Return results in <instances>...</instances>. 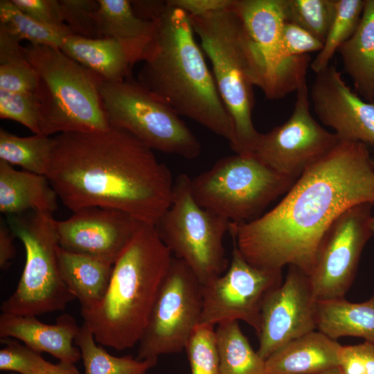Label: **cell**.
Instances as JSON below:
<instances>
[{
  "mask_svg": "<svg viewBox=\"0 0 374 374\" xmlns=\"http://www.w3.org/2000/svg\"><path fill=\"white\" fill-rule=\"evenodd\" d=\"M372 162L366 144L340 140L273 208L248 222H231L235 247L253 265L275 269L294 265L310 277L333 221L351 206H374Z\"/></svg>",
  "mask_w": 374,
  "mask_h": 374,
  "instance_id": "cell-1",
  "label": "cell"
},
{
  "mask_svg": "<svg viewBox=\"0 0 374 374\" xmlns=\"http://www.w3.org/2000/svg\"><path fill=\"white\" fill-rule=\"evenodd\" d=\"M53 139L46 176L73 212L101 207L154 225L169 207L175 181L170 169L130 133L110 127Z\"/></svg>",
  "mask_w": 374,
  "mask_h": 374,
  "instance_id": "cell-2",
  "label": "cell"
},
{
  "mask_svg": "<svg viewBox=\"0 0 374 374\" xmlns=\"http://www.w3.org/2000/svg\"><path fill=\"white\" fill-rule=\"evenodd\" d=\"M155 19V44L143 61L138 82L179 116L198 123L231 144L233 121L196 42L188 15L166 1Z\"/></svg>",
  "mask_w": 374,
  "mask_h": 374,
  "instance_id": "cell-3",
  "label": "cell"
},
{
  "mask_svg": "<svg viewBox=\"0 0 374 374\" xmlns=\"http://www.w3.org/2000/svg\"><path fill=\"white\" fill-rule=\"evenodd\" d=\"M172 258L155 226L141 223L114 263L102 301L81 312L96 342L116 350L139 342Z\"/></svg>",
  "mask_w": 374,
  "mask_h": 374,
  "instance_id": "cell-4",
  "label": "cell"
},
{
  "mask_svg": "<svg viewBox=\"0 0 374 374\" xmlns=\"http://www.w3.org/2000/svg\"><path fill=\"white\" fill-rule=\"evenodd\" d=\"M232 7L203 16H188L211 61L217 88L233 121L231 148L236 154L252 155L261 136L252 121L253 87L262 89L263 71L254 46Z\"/></svg>",
  "mask_w": 374,
  "mask_h": 374,
  "instance_id": "cell-5",
  "label": "cell"
},
{
  "mask_svg": "<svg viewBox=\"0 0 374 374\" xmlns=\"http://www.w3.org/2000/svg\"><path fill=\"white\" fill-rule=\"evenodd\" d=\"M24 51L39 78L40 134L98 132L110 127L100 78L58 48L29 43Z\"/></svg>",
  "mask_w": 374,
  "mask_h": 374,
  "instance_id": "cell-6",
  "label": "cell"
},
{
  "mask_svg": "<svg viewBox=\"0 0 374 374\" xmlns=\"http://www.w3.org/2000/svg\"><path fill=\"white\" fill-rule=\"evenodd\" d=\"M6 217L13 235L24 244L26 262L17 288L1 310L35 317L64 310L75 298L60 274L53 213L28 211Z\"/></svg>",
  "mask_w": 374,
  "mask_h": 374,
  "instance_id": "cell-7",
  "label": "cell"
},
{
  "mask_svg": "<svg viewBox=\"0 0 374 374\" xmlns=\"http://www.w3.org/2000/svg\"><path fill=\"white\" fill-rule=\"evenodd\" d=\"M295 181L253 154H235L219 159L208 170L190 178V188L200 206L231 222L240 223L260 216Z\"/></svg>",
  "mask_w": 374,
  "mask_h": 374,
  "instance_id": "cell-8",
  "label": "cell"
},
{
  "mask_svg": "<svg viewBox=\"0 0 374 374\" xmlns=\"http://www.w3.org/2000/svg\"><path fill=\"white\" fill-rule=\"evenodd\" d=\"M230 224L196 202L190 177L181 174L174 181L169 207L154 226L172 254L184 261L205 285L229 267L223 240Z\"/></svg>",
  "mask_w": 374,
  "mask_h": 374,
  "instance_id": "cell-9",
  "label": "cell"
},
{
  "mask_svg": "<svg viewBox=\"0 0 374 374\" xmlns=\"http://www.w3.org/2000/svg\"><path fill=\"white\" fill-rule=\"evenodd\" d=\"M99 91L110 127L130 133L152 150L187 159L199 155L200 143L180 116L138 81L101 80Z\"/></svg>",
  "mask_w": 374,
  "mask_h": 374,
  "instance_id": "cell-10",
  "label": "cell"
},
{
  "mask_svg": "<svg viewBox=\"0 0 374 374\" xmlns=\"http://www.w3.org/2000/svg\"><path fill=\"white\" fill-rule=\"evenodd\" d=\"M202 286L184 261L172 258L139 342L138 359H157L185 348L200 322Z\"/></svg>",
  "mask_w": 374,
  "mask_h": 374,
  "instance_id": "cell-11",
  "label": "cell"
},
{
  "mask_svg": "<svg viewBox=\"0 0 374 374\" xmlns=\"http://www.w3.org/2000/svg\"><path fill=\"white\" fill-rule=\"evenodd\" d=\"M233 10L240 17L256 51L264 78L262 89L269 100L284 98L306 82L310 55L288 59L281 33L286 21L284 0H235Z\"/></svg>",
  "mask_w": 374,
  "mask_h": 374,
  "instance_id": "cell-12",
  "label": "cell"
},
{
  "mask_svg": "<svg viewBox=\"0 0 374 374\" xmlns=\"http://www.w3.org/2000/svg\"><path fill=\"white\" fill-rule=\"evenodd\" d=\"M282 283V269L253 265L235 247L226 271L202 286L199 323L215 326L241 320L258 335L264 301Z\"/></svg>",
  "mask_w": 374,
  "mask_h": 374,
  "instance_id": "cell-13",
  "label": "cell"
},
{
  "mask_svg": "<svg viewBox=\"0 0 374 374\" xmlns=\"http://www.w3.org/2000/svg\"><path fill=\"white\" fill-rule=\"evenodd\" d=\"M373 206L360 204L339 215L326 231L309 277L316 299L344 297L355 279L362 252L373 235Z\"/></svg>",
  "mask_w": 374,
  "mask_h": 374,
  "instance_id": "cell-14",
  "label": "cell"
},
{
  "mask_svg": "<svg viewBox=\"0 0 374 374\" xmlns=\"http://www.w3.org/2000/svg\"><path fill=\"white\" fill-rule=\"evenodd\" d=\"M340 140L311 114L309 90L305 82L296 91L290 117L269 132L261 134L253 155L278 173L296 180Z\"/></svg>",
  "mask_w": 374,
  "mask_h": 374,
  "instance_id": "cell-15",
  "label": "cell"
},
{
  "mask_svg": "<svg viewBox=\"0 0 374 374\" xmlns=\"http://www.w3.org/2000/svg\"><path fill=\"white\" fill-rule=\"evenodd\" d=\"M318 301L309 276L294 265L267 296L261 311L258 354L265 360L278 349L317 328Z\"/></svg>",
  "mask_w": 374,
  "mask_h": 374,
  "instance_id": "cell-16",
  "label": "cell"
},
{
  "mask_svg": "<svg viewBox=\"0 0 374 374\" xmlns=\"http://www.w3.org/2000/svg\"><path fill=\"white\" fill-rule=\"evenodd\" d=\"M141 223L120 211L88 207L55 220V227L62 249L114 264Z\"/></svg>",
  "mask_w": 374,
  "mask_h": 374,
  "instance_id": "cell-17",
  "label": "cell"
},
{
  "mask_svg": "<svg viewBox=\"0 0 374 374\" xmlns=\"http://www.w3.org/2000/svg\"><path fill=\"white\" fill-rule=\"evenodd\" d=\"M309 94L319 119L341 140L374 145V103L352 91L335 66L316 73Z\"/></svg>",
  "mask_w": 374,
  "mask_h": 374,
  "instance_id": "cell-18",
  "label": "cell"
},
{
  "mask_svg": "<svg viewBox=\"0 0 374 374\" xmlns=\"http://www.w3.org/2000/svg\"><path fill=\"white\" fill-rule=\"evenodd\" d=\"M80 327L67 314L57 319L55 324H45L35 316L2 313L0 337L15 338L30 348L46 352L61 362L75 364L81 358L80 349L73 345Z\"/></svg>",
  "mask_w": 374,
  "mask_h": 374,
  "instance_id": "cell-19",
  "label": "cell"
},
{
  "mask_svg": "<svg viewBox=\"0 0 374 374\" xmlns=\"http://www.w3.org/2000/svg\"><path fill=\"white\" fill-rule=\"evenodd\" d=\"M98 1V37H112L120 42L133 64L145 61L155 44L157 20H147L138 16L131 1Z\"/></svg>",
  "mask_w": 374,
  "mask_h": 374,
  "instance_id": "cell-20",
  "label": "cell"
},
{
  "mask_svg": "<svg viewBox=\"0 0 374 374\" xmlns=\"http://www.w3.org/2000/svg\"><path fill=\"white\" fill-rule=\"evenodd\" d=\"M342 346L318 330L288 342L265 359L268 374H315L339 366Z\"/></svg>",
  "mask_w": 374,
  "mask_h": 374,
  "instance_id": "cell-21",
  "label": "cell"
},
{
  "mask_svg": "<svg viewBox=\"0 0 374 374\" xmlns=\"http://www.w3.org/2000/svg\"><path fill=\"white\" fill-rule=\"evenodd\" d=\"M58 196L46 175L15 170L0 160V211L6 216L28 211L53 213Z\"/></svg>",
  "mask_w": 374,
  "mask_h": 374,
  "instance_id": "cell-22",
  "label": "cell"
},
{
  "mask_svg": "<svg viewBox=\"0 0 374 374\" xmlns=\"http://www.w3.org/2000/svg\"><path fill=\"white\" fill-rule=\"evenodd\" d=\"M60 49L103 81L118 82L130 77L134 64L123 44L112 37L66 36Z\"/></svg>",
  "mask_w": 374,
  "mask_h": 374,
  "instance_id": "cell-23",
  "label": "cell"
},
{
  "mask_svg": "<svg viewBox=\"0 0 374 374\" xmlns=\"http://www.w3.org/2000/svg\"><path fill=\"white\" fill-rule=\"evenodd\" d=\"M58 265L67 289L78 299L81 312L93 310L109 287L114 264L62 249H57Z\"/></svg>",
  "mask_w": 374,
  "mask_h": 374,
  "instance_id": "cell-24",
  "label": "cell"
},
{
  "mask_svg": "<svg viewBox=\"0 0 374 374\" xmlns=\"http://www.w3.org/2000/svg\"><path fill=\"white\" fill-rule=\"evenodd\" d=\"M345 71L366 101L374 99V0H364L359 25L338 49Z\"/></svg>",
  "mask_w": 374,
  "mask_h": 374,
  "instance_id": "cell-25",
  "label": "cell"
},
{
  "mask_svg": "<svg viewBox=\"0 0 374 374\" xmlns=\"http://www.w3.org/2000/svg\"><path fill=\"white\" fill-rule=\"evenodd\" d=\"M317 330L335 340L354 337L374 344V295L361 303L344 297L318 301Z\"/></svg>",
  "mask_w": 374,
  "mask_h": 374,
  "instance_id": "cell-26",
  "label": "cell"
},
{
  "mask_svg": "<svg viewBox=\"0 0 374 374\" xmlns=\"http://www.w3.org/2000/svg\"><path fill=\"white\" fill-rule=\"evenodd\" d=\"M215 333L220 374H268L265 360L252 348L238 321L218 324Z\"/></svg>",
  "mask_w": 374,
  "mask_h": 374,
  "instance_id": "cell-27",
  "label": "cell"
},
{
  "mask_svg": "<svg viewBox=\"0 0 374 374\" xmlns=\"http://www.w3.org/2000/svg\"><path fill=\"white\" fill-rule=\"evenodd\" d=\"M53 148V137L44 134L21 137L0 129V160L26 171L46 175Z\"/></svg>",
  "mask_w": 374,
  "mask_h": 374,
  "instance_id": "cell-28",
  "label": "cell"
},
{
  "mask_svg": "<svg viewBox=\"0 0 374 374\" xmlns=\"http://www.w3.org/2000/svg\"><path fill=\"white\" fill-rule=\"evenodd\" d=\"M89 327L82 324L74 343L81 353L84 374H145L157 364V359L140 360L131 356L115 357L96 344Z\"/></svg>",
  "mask_w": 374,
  "mask_h": 374,
  "instance_id": "cell-29",
  "label": "cell"
},
{
  "mask_svg": "<svg viewBox=\"0 0 374 374\" xmlns=\"http://www.w3.org/2000/svg\"><path fill=\"white\" fill-rule=\"evenodd\" d=\"M21 40L0 28V89L35 93L39 75L26 57Z\"/></svg>",
  "mask_w": 374,
  "mask_h": 374,
  "instance_id": "cell-30",
  "label": "cell"
},
{
  "mask_svg": "<svg viewBox=\"0 0 374 374\" xmlns=\"http://www.w3.org/2000/svg\"><path fill=\"white\" fill-rule=\"evenodd\" d=\"M0 28L30 44L60 48L72 33L67 27L44 24L24 13L11 0L0 1Z\"/></svg>",
  "mask_w": 374,
  "mask_h": 374,
  "instance_id": "cell-31",
  "label": "cell"
},
{
  "mask_svg": "<svg viewBox=\"0 0 374 374\" xmlns=\"http://www.w3.org/2000/svg\"><path fill=\"white\" fill-rule=\"evenodd\" d=\"M364 6V0H335V13L323 48L310 66L315 74L330 65L335 53L354 34L360 21Z\"/></svg>",
  "mask_w": 374,
  "mask_h": 374,
  "instance_id": "cell-32",
  "label": "cell"
},
{
  "mask_svg": "<svg viewBox=\"0 0 374 374\" xmlns=\"http://www.w3.org/2000/svg\"><path fill=\"white\" fill-rule=\"evenodd\" d=\"M287 21L308 30L323 44L335 13V0H284Z\"/></svg>",
  "mask_w": 374,
  "mask_h": 374,
  "instance_id": "cell-33",
  "label": "cell"
},
{
  "mask_svg": "<svg viewBox=\"0 0 374 374\" xmlns=\"http://www.w3.org/2000/svg\"><path fill=\"white\" fill-rule=\"evenodd\" d=\"M184 349L187 353L191 374H220L214 326L198 324Z\"/></svg>",
  "mask_w": 374,
  "mask_h": 374,
  "instance_id": "cell-34",
  "label": "cell"
},
{
  "mask_svg": "<svg viewBox=\"0 0 374 374\" xmlns=\"http://www.w3.org/2000/svg\"><path fill=\"white\" fill-rule=\"evenodd\" d=\"M0 118L18 122L40 134V104L35 93L0 89Z\"/></svg>",
  "mask_w": 374,
  "mask_h": 374,
  "instance_id": "cell-35",
  "label": "cell"
},
{
  "mask_svg": "<svg viewBox=\"0 0 374 374\" xmlns=\"http://www.w3.org/2000/svg\"><path fill=\"white\" fill-rule=\"evenodd\" d=\"M6 346L0 350V370L20 374H42L56 364L45 360L40 353L10 338H1Z\"/></svg>",
  "mask_w": 374,
  "mask_h": 374,
  "instance_id": "cell-36",
  "label": "cell"
},
{
  "mask_svg": "<svg viewBox=\"0 0 374 374\" xmlns=\"http://www.w3.org/2000/svg\"><path fill=\"white\" fill-rule=\"evenodd\" d=\"M60 3L64 24L73 35L99 38L97 27L98 0H60Z\"/></svg>",
  "mask_w": 374,
  "mask_h": 374,
  "instance_id": "cell-37",
  "label": "cell"
},
{
  "mask_svg": "<svg viewBox=\"0 0 374 374\" xmlns=\"http://www.w3.org/2000/svg\"><path fill=\"white\" fill-rule=\"evenodd\" d=\"M282 46L288 59L320 52L323 43L305 29L285 21L281 33Z\"/></svg>",
  "mask_w": 374,
  "mask_h": 374,
  "instance_id": "cell-38",
  "label": "cell"
},
{
  "mask_svg": "<svg viewBox=\"0 0 374 374\" xmlns=\"http://www.w3.org/2000/svg\"><path fill=\"white\" fill-rule=\"evenodd\" d=\"M338 367L344 374H374V344L342 346Z\"/></svg>",
  "mask_w": 374,
  "mask_h": 374,
  "instance_id": "cell-39",
  "label": "cell"
},
{
  "mask_svg": "<svg viewBox=\"0 0 374 374\" xmlns=\"http://www.w3.org/2000/svg\"><path fill=\"white\" fill-rule=\"evenodd\" d=\"M21 11L44 24L66 27L60 0H11Z\"/></svg>",
  "mask_w": 374,
  "mask_h": 374,
  "instance_id": "cell-40",
  "label": "cell"
},
{
  "mask_svg": "<svg viewBox=\"0 0 374 374\" xmlns=\"http://www.w3.org/2000/svg\"><path fill=\"white\" fill-rule=\"evenodd\" d=\"M166 3L189 16L198 17L230 9L234 0H168Z\"/></svg>",
  "mask_w": 374,
  "mask_h": 374,
  "instance_id": "cell-41",
  "label": "cell"
},
{
  "mask_svg": "<svg viewBox=\"0 0 374 374\" xmlns=\"http://www.w3.org/2000/svg\"><path fill=\"white\" fill-rule=\"evenodd\" d=\"M14 238L10 228L3 219L0 220V267L6 269L16 253Z\"/></svg>",
  "mask_w": 374,
  "mask_h": 374,
  "instance_id": "cell-42",
  "label": "cell"
},
{
  "mask_svg": "<svg viewBox=\"0 0 374 374\" xmlns=\"http://www.w3.org/2000/svg\"><path fill=\"white\" fill-rule=\"evenodd\" d=\"M74 364L60 362L53 370L42 374H81Z\"/></svg>",
  "mask_w": 374,
  "mask_h": 374,
  "instance_id": "cell-43",
  "label": "cell"
},
{
  "mask_svg": "<svg viewBox=\"0 0 374 374\" xmlns=\"http://www.w3.org/2000/svg\"><path fill=\"white\" fill-rule=\"evenodd\" d=\"M315 374H344V373L339 369V367L331 368L323 372L315 373Z\"/></svg>",
  "mask_w": 374,
  "mask_h": 374,
  "instance_id": "cell-44",
  "label": "cell"
},
{
  "mask_svg": "<svg viewBox=\"0 0 374 374\" xmlns=\"http://www.w3.org/2000/svg\"><path fill=\"white\" fill-rule=\"evenodd\" d=\"M371 227L372 232L374 234V215H373V217H372V220H371Z\"/></svg>",
  "mask_w": 374,
  "mask_h": 374,
  "instance_id": "cell-45",
  "label": "cell"
},
{
  "mask_svg": "<svg viewBox=\"0 0 374 374\" xmlns=\"http://www.w3.org/2000/svg\"><path fill=\"white\" fill-rule=\"evenodd\" d=\"M372 163H373V168H374V161H373V160Z\"/></svg>",
  "mask_w": 374,
  "mask_h": 374,
  "instance_id": "cell-46",
  "label": "cell"
},
{
  "mask_svg": "<svg viewBox=\"0 0 374 374\" xmlns=\"http://www.w3.org/2000/svg\"><path fill=\"white\" fill-rule=\"evenodd\" d=\"M11 374H15V373H11Z\"/></svg>",
  "mask_w": 374,
  "mask_h": 374,
  "instance_id": "cell-47",
  "label": "cell"
},
{
  "mask_svg": "<svg viewBox=\"0 0 374 374\" xmlns=\"http://www.w3.org/2000/svg\"><path fill=\"white\" fill-rule=\"evenodd\" d=\"M373 103H374V99H373Z\"/></svg>",
  "mask_w": 374,
  "mask_h": 374,
  "instance_id": "cell-48",
  "label": "cell"
},
{
  "mask_svg": "<svg viewBox=\"0 0 374 374\" xmlns=\"http://www.w3.org/2000/svg\"><path fill=\"white\" fill-rule=\"evenodd\" d=\"M146 374V373H145Z\"/></svg>",
  "mask_w": 374,
  "mask_h": 374,
  "instance_id": "cell-49",
  "label": "cell"
}]
</instances>
